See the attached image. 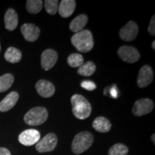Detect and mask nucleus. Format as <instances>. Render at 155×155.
I'll return each mask as SVG.
<instances>
[{"label": "nucleus", "mask_w": 155, "mask_h": 155, "mask_svg": "<svg viewBox=\"0 0 155 155\" xmlns=\"http://www.w3.org/2000/svg\"><path fill=\"white\" fill-rule=\"evenodd\" d=\"M72 111L77 119H86L91 114L92 108L91 104L84 96L80 94H75L71 97Z\"/></svg>", "instance_id": "obj_1"}, {"label": "nucleus", "mask_w": 155, "mask_h": 155, "mask_svg": "<svg viewBox=\"0 0 155 155\" xmlns=\"http://www.w3.org/2000/svg\"><path fill=\"white\" fill-rule=\"evenodd\" d=\"M71 42L76 50L81 53H88L94 45L93 35L87 30H83L73 35L71 38Z\"/></svg>", "instance_id": "obj_2"}, {"label": "nucleus", "mask_w": 155, "mask_h": 155, "mask_svg": "<svg viewBox=\"0 0 155 155\" xmlns=\"http://www.w3.org/2000/svg\"><path fill=\"white\" fill-rule=\"evenodd\" d=\"M94 142V137L88 131H83L75 136L71 144L73 152L75 154H80L88 150Z\"/></svg>", "instance_id": "obj_3"}, {"label": "nucleus", "mask_w": 155, "mask_h": 155, "mask_svg": "<svg viewBox=\"0 0 155 155\" xmlns=\"http://www.w3.org/2000/svg\"><path fill=\"white\" fill-rule=\"evenodd\" d=\"M48 118V110L45 107L37 106L29 111L24 116V121L30 126L41 125L47 121Z\"/></svg>", "instance_id": "obj_4"}, {"label": "nucleus", "mask_w": 155, "mask_h": 155, "mask_svg": "<svg viewBox=\"0 0 155 155\" xmlns=\"http://www.w3.org/2000/svg\"><path fill=\"white\" fill-rule=\"evenodd\" d=\"M58 144V137L55 134L49 133L40 139L36 144V150L40 153L50 152L55 149Z\"/></svg>", "instance_id": "obj_5"}, {"label": "nucleus", "mask_w": 155, "mask_h": 155, "mask_svg": "<svg viewBox=\"0 0 155 155\" xmlns=\"http://www.w3.org/2000/svg\"><path fill=\"white\" fill-rule=\"evenodd\" d=\"M118 55L123 61L128 63H134L137 62L140 58V53L137 48L132 46L124 45L118 50Z\"/></svg>", "instance_id": "obj_6"}, {"label": "nucleus", "mask_w": 155, "mask_h": 155, "mask_svg": "<svg viewBox=\"0 0 155 155\" xmlns=\"http://www.w3.org/2000/svg\"><path fill=\"white\" fill-rule=\"evenodd\" d=\"M154 108V102L149 98H141L134 104L132 112L136 116H141L150 114Z\"/></svg>", "instance_id": "obj_7"}, {"label": "nucleus", "mask_w": 155, "mask_h": 155, "mask_svg": "<svg viewBox=\"0 0 155 155\" xmlns=\"http://www.w3.org/2000/svg\"><path fill=\"white\" fill-rule=\"evenodd\" d=\"M139 33V27L134 21H129L119 31V36L121 40L127 42L133 41Z\"/></svg>", "instance_id": "obj_8"}, {"label": "nucleus", "mask_w": 155, "mask_h": 155, "mask_svg": "<svg viewBox=\"0 0 155 155\" xmlns=\"http://www.w3.org/2000/svg\"><path fill=\"white\" fill-rule=\"evenodd\" d=\"M18 139L19 143L25 146H32L40 141V133L36 129H27L19 135Z\"/></svg>", "instance_id": "obj_9"}, {"label": "nucleus", "mask_w": 155, "mask_h": 155, "mask_svg": "<svg viewBox=\"0 0 155 155\" xmlns=\"http://www.w3.org/2000/svg\"><path fill=\"white\" fill-rule=\"evenodd\" d=\"M58 55L53 49H47L41 55V67L45 71H49L55 66L57 63Z\"/></svg>", "instance_id": "obj_10"}, {"label": "nucleus", "mask_w": 155, "mask_h": 155, "mask_svg": "<svg viewBox=\"0 0 155 155\" xmlns=\"http://www.w3.org/2000/svg\"><path fill=\"white\" fill-rule=\"evenodd\" d=\"M153 71L150 65H145L139 70L138 77H137V85L139 88H143L148 86L153 81Z\"/></svg>", "instance_id": "obj_11"}, {"label": "nucleus", "mask_w": 155, "mask_h": 155, "mask_svg": "<svg viewBox=\"0 0 155 155\" xmlns=\"http://www.w3.org/2000/svg\"><path fill=\"white\" fill-rule=\"evenodd\" d=\"M35 88L38 94L43 98H50L53 96L55 92L54 85L46 80L38 81L35 84Z\"/></svg>", "instance_id": "obj_12"}, {"label": "nucleus", "mask_w": 155, "mask_h": 155, "mask_svg": "<svg viewBox=\"0 0 155 155\" xmlns=\"http://www.w3.org/2000/svg\"><path fill=\"white\" fill-rule=\"evenodd\" d=\"M21 32L27 41L35 42L38 40L40 34V30L33 24H24L21 27Z\"/></svg>", "instance_id": "obj_13"}, {"label": "nucleus", "mask_w": 155, "mask_h": 155, "mask_svg": "<svg viewBox=\"0 0 155 155\" xmlns=\"http://www.w3.org/2000/svg\"><path fill=\"white\" fill-rule=\"evenodd\" d=\"M19 99V94L16 91H12L7 95L4 99L0 102V111L6 112L12 109Z\"/></svg>", "instance_id": "obj_14"}, {"label": "nucleus", "mask_w": 155, "mask_h": 155, "mask_svg": "<svg viewBox=\"0 0 155 155\" xmlns=\"http://www.w3.org/2000/svg\"><path fill=\"white\" fill-rule=\"evenodd\" d=\"M76 2L74 0H63L58 7V12L62 17L67 18L74 12Z\"/></svg>", "instance_id": "obj_15"}, {"label": "nucleus", "mask_w": 155, "mask_h": 155, "mask_svg": "<svg viewBox=\"0 0 155 155\" xmlns=\"http://www.w3.org/2000/svg\"><path fill=\"white\" fill-rule=\"evenodd\" d=\"M5 28L9 31L16 29L18 25V15L14 9L9 8L7 10L5 15Z\"/></svg>", "instance_id": "obj_16"}, {"label": "nucleus", "mask_w": 155, "mask_h": 155, "mask_svg": "<svg viewBox=\"0 0 155 155\" xmlns=\"http://www.w3.org/2000/svg\"><path fill=\"white\" fill-rule=\"evenodd\" d=\"M88 18L86 15H80L74 18L70 23V30L72 32L77 33L83 30L88 23Z\"/></svg>", "instance_id": "obj_17"}, {"label": "nucleus", "mask_w": 155, "mask_h": 155, "mask_svg": "<svg viewBox=\"0 0 155 155\" xmlns=\"http://www.w3.org/2000/svg\"><path fill=\"white\" fill-rule=\"evenodd\" d=\"M93 127L95 130L101 133H106L110 131L111 124L108 119L104 116H98L93 121Z\"/></svg>", "instance_id": "obj_18"}, {"label": "nucleus", "mask_w": 155, "mask_h": 155, "mask_svg": "<svg viewBox=\"0 0 155 155\" xmlns=\"http://www.w3.org/2000/svg\"><path fill=\"white\" fill-rule=\"evenodd\" d=\"M5 58L6 61L11 63H19L22 58V53L17 48L10 47L6 50Z\"/></svg>", "instance_id": "obj_19"}, {"label": "nucleus", "mask_w": 155, "mask_h": 155, "mask_svg": "<svg viewBox=\"0 0 155 155\" xmlns=\"http://www.w3.org/2000/svg\"><path fill=\"white\" fill-rule=\"evenodd\" d=\"M96 70V65L92 61H88L84 63L78 69V73L83 76H91L95 73Z\"/></svg>", "instance_id": "obj_20"}, {"label": "nucleus", "mask_w": 155, "mask_h": 155, "mask_svg": "<svg viewBox=\"0 0 155 155\" xmlns=\"http://www.w3.org/2000/svg\"><path fill=\"white\" fill-rule=\"evenodd\" d=\"M13 83H14V76L10 73H6L0 76V93L8 90L12 86Z\"/></svg>", "instance_id": "obj_21"}, {"label": "nucleus", "mask_w": 155, "mask_h": 155, "mask_svg": "<svg viewBox=\"0 0 155 155\" xmlns=\"http://www.w3.org/2000/svg\"><path fill=\"white\" fill-rule=\"evenodd\" d=\"M42 2L41 0H28L26 3V9L30 14H38L42 10Z\"/></svg>", "instance_id": "obj_22"}, {"label": "nucleus", "mask_w": 155, "mask_h": 155, "mask_svg": "<svg viewBox=\"0 0 155 155\" xmlns=\"http://www.w3.org/2000/svg\"><path fill=\"white\" fill-rule=\"evenodd\" d=\"M68 64L72 68H79L84 63L82 55L78 53L71 54L68 58Z\"/></svg>", "instance_id": "obj_23"}, {"label": "nucleus", "mask_w": 155, "mask_h": 155, "mask_svg": "<svg viewBox=\"0 0 155 155\" xmlns=\"http://www.w3.org/2000/svg\"><path fill=\"white\" fill-rule=\"evenodd\" d=\"M129 149L123 144H116L108 151V155H127Z\"/></svg>", "instance_id": "obj_24"}, {"label": "nucleus", "mask_w": 155, "mask_h": 155, "mask_svg": "<svg viewBox=\"0 0 155 155\" xmlns=\"http://www.w3.org/2000/svg\"><path fill=\"white\" fill-rule=\"evenodd\" d=\"M44 5L46 12L49 15H54L57 13L59 7V2L57 0H45Z\"/></svg>", "instance_id": "obj_25"}, {"label": "nucleus", "mask_w": 155, "mask_h": 155, "mask_svg": "<svg viewBox=\"0 0 155 155\" xmlns=\"http://www.w3.org/2000/svg\"><path fill=\"white\" fill-rule=\"evenodd\" d=\"M81 86L83 88L87 91H94L96 88V85L95 83L91 81H83L81 82Z\"/></svg>", "instance_id": "obj_26"}, {"label": "nucleus", "mask_w": 155, "mask_h": 155, "mask_svg": "<svg viewBox=\"0 0 155 155\" xmlns=\"http://www.w3.org/2000/svg\"><path fill=\"white\" fill-rule=\"evenodd\" d=\"M155 16L154 15L150 20V23L149 25L148 32L152 36L155 35Z\"/></svg>", "instance_id": "obj_27"}, {"label": "nucleus", "mask_w": 155, "mask_h": 155, "mask_svg": "<svg viewBox=\"0 0 155 155\" xmlns=\"http://www.w3.org/2000/svg\"><path fill=\"white\" fill-rule=\"evenodd\" d=\"M109 94L111 96L114 98H117L119 96V92H118V89L116 88V85H114L113 86L111 87L109 89Z\"/></svg>", "instance_id": "obj_28"}, {"label": "nucleus", "mask_w": 155, "mask_h": 155, "mask_svg": "<svg viewBox=\"0 0 155 155\" xmlns=\"http://www.w3.org/2000/svg\"><path fill=\"white\" fill-rule=\"evenodd\" d=\"M0 155H11V153L7 149L0 147Z\"/></svg>", "instance_id": "obj_29"}, {"label": "nucleus", "mask_w": 155, "mask_h": 155, "mask_svg": "<svg viewBox=\"0 0 155 155\" xmlns=\"http://www.w3.org/2000/svg\"><path fill=\"white\" fill-rule=\"evenodd\" d=\"M152 48L153 50H155V41H153L152 43Z\"/></svg>", "instance_id": "obj_30"}, {"label": "nucleus", "mask_w": 155, "mask_h": 155, "mask_svg": "<svg viewBox=\"0 0 155 155\" xmlns=\"http://www.w3.org/2000/svg\"><path fill=\"white\" fill-rule=\"evenodd\" d=\"M152 140L153 141V144H154V143H155V141H154V134H153L152 136Z\"/></svg>", "instance_id": "obj_31"}, {"label": "nucleus", "mask_w": 155, "mask_h": 155, "mask_svg": "<svg viewBox=\"0 0 155 155\" xmlns=\"http://www.w3.org/2000/svg\"><path fill=\"white\" fill-rule=\"evenodd\" d=\"M0 50H1V46H0Z\"/></svg>", "instance_id": "obj_32"}]
</instances>
